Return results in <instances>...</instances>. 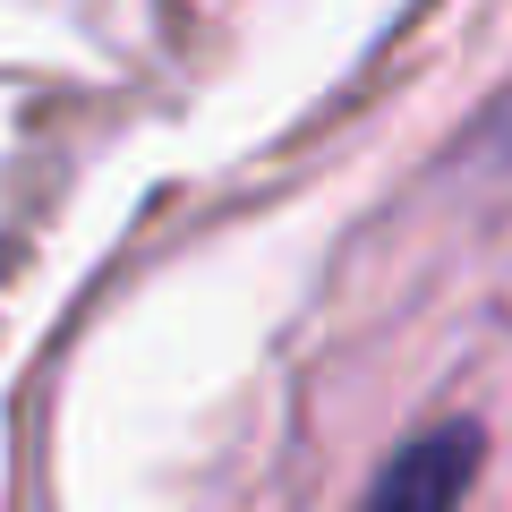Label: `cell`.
I'll return each mask as SVG.
<instances>
[{"label":"cell","instance_id":"2","mask_svg":"<svg viewBox=\"0 0 512 512\" xmlns=\"http://www.w3.org/2000/svg\"><path fill=\"white\" fill-rule=\"evenodd\" d=\"M487 137H495V154H512V94L487 111Z\"/></svg>","mask_w":512,"mask_h":512},{"label":"cell","instance_id":"1","mask_svg":"<svg viewBox=\"0 0 512 512\" xmlns=\"http://www.w3.org/2000/svg\"><path fill=\"white\" fill-rule=\"evenodd\" d=\"M470 478H478V427L453 419V427L410 436L402 453L384 461V478L367 487L359 512H453L461 495H470Z\"/></svg>","mask_w":512,"mask_h":512}]
</instances>
